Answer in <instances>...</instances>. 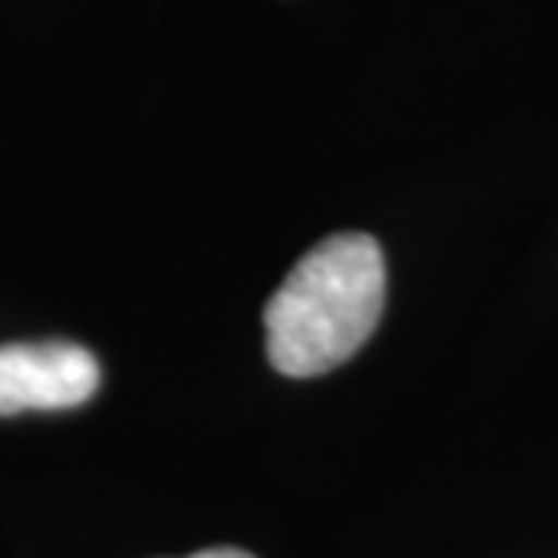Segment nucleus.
<instances>
[{
	"label": "nucleus",
	"mask_w": 558,
	"mask_h": 558,
	"mask_svg": "<svg viewBox=\"0 0 558 558\" xmlns=\"http://www.w3.org/2000/svg\"><path fill=\"white\" fill-rule=\"evenodd\" d=\"M385 312V254L366 232H333L265 305V349L287 377L327 374L371 341Z\"/></svg>",
	"instance_id": "nucleus-1"
},
{
	"label": "nucleus",
	"mask_w": 558,
	"mask_h": 558,
	"mask_svg": "<svg viewBox=\"0 0 558 558\" xmlns=\"http://www.w3.org/2000/svg\"><path fill=\"white\" fill-rule=\"evenodd\" d=\"M102 366L73 341L0 344V417L26 410H73L98 392Z\"/></svg>",
	"instance_id": "nucleus-2"
},
{
	"label": "nucleus",
	"mask_w": 558,
	"mask_h": 558,
	"mask_svg": "<svg viewBox=\"0 0 558 558\" xmlns=\"http://www.w3.org/2000/svg\"><path fill=\"white\" fill-rule=\"evenodd\" d=\"M189 558H254V555L243 548H207V551H196Z\"/></svg>",
	"instance_id": "nucleus-3"
}]
</instances>
